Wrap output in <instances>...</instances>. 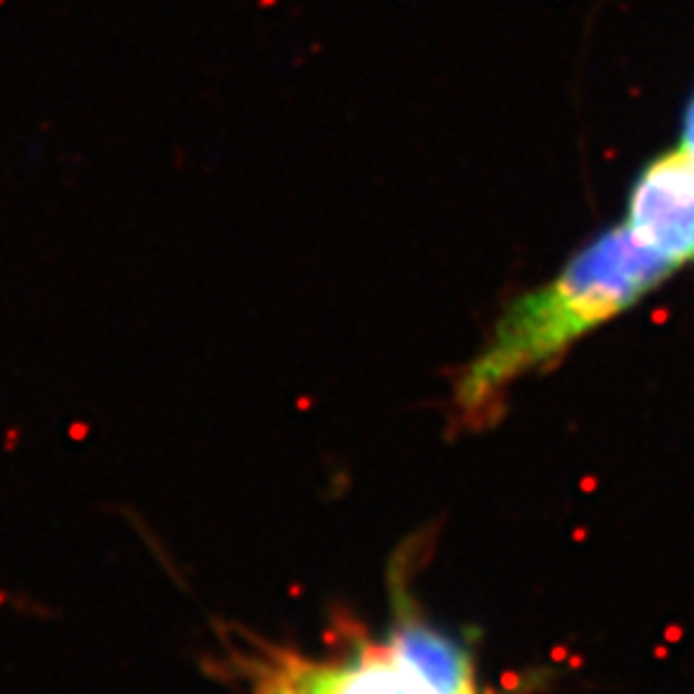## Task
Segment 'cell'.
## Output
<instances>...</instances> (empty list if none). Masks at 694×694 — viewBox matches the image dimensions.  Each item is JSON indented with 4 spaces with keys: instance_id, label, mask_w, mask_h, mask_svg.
I'll list each match as a JSON object with an SVG mask.
<instances>
[{
    "instance_id": "obj_1",
    "label": "cell",
    "mask_w": 694,
    "mask_h": 694,
    "mask_svg": "<svg viewBox=\"0 0 694 694\" xmlns=\"http://www.w3.org/2000/svg\"><path fill=\"white\" fill-rule=\"evenodd\" d=\"M674 270L628 224L600 234L553 280L520 296L494 324L455 381V422L463 430L496 422L520 378L558 363L576 339L628 311Z\"/></svg>"
},
{
    "instance_id": "obj_2",
    "label": "cell",
    "mask_w": 694,
    "mask_h": 694,
    "mask_svg": "<svg viewBox=\"0 0 694 694\" xmlns=\"http://www.w3.org/2000/svg\"><path fill=\"white\" fill-rule=\"evenodd\" d=\"M625 224L677 270L694 262V157L684 147L656 157L640 172Z\"/></svg>"
},
{
    "instance_id": "obj_3",
    "label": "cell",
    "mask_w": 694,
    "mask_h": 694,
    "mask_svg": "<svg viewBox=\"0 0 694 694\" xmlns=\"http://www.w3.org/2000/svg\"><path fill=\"white\" fill-rule=\"evenodd\" d=\"M404 582H394V625L388 646L425 681L430 694H478L468 650L416 615Z\"/></svg>"
},
{
    "instance_id": "obj_4",
    "label": "cell",
    "mask_w": 694,
    "mask_h": 694,
    "mask_svg": "<svg viewBox=\"0 0 694 694\" xmlns=\"http://www.w3.org/2000/svg\"><path fill=\"white\" fill-rule=\"evenodd\" d=\"M681 147L694 157V101L692 106H689V111H687V123H684V142H681Z\"/></svg>"
}]
</instances>
